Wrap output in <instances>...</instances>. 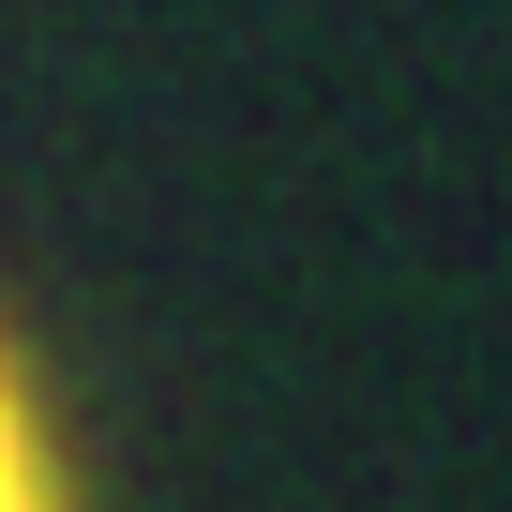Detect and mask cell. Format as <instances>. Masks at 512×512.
<instances>
[{"instance_id":"1","label":"cell","mask_w":512,"mask_h":512,"mask_svg":"<svg viewBox=\"0 0 512 512\" xmlns=\"http://www.w3.org/2000/svg\"><path fill=\"white\" fill-rule=\"evenodd\" d=\"M0 512H91V467H76L61 377L31 362V332H16V317H0Z\"/></svg>"}]
</instances>
